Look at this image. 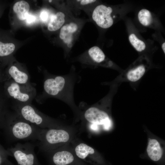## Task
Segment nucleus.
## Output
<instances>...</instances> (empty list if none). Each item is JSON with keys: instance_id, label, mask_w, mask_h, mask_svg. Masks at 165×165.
Listing matches in <instances>:
<instances>
[{"instance_id": "obj_1", "label": "nucleus", "mask_w": 165, "mask_h": 165, "mask_svg": "<svg viewBox=\"0 0 165 165\" xmlns=\"http://www.w3.org/2000/svg\"><path fill=\"white\" fill-rule=\"evenodd\" d=\"M20 117H13L8 123V130L11 139L13 141H38L43 129L28 122Z\"/></svg>"}, {"instance_id": "obj_2", "label": "nucleus", "mask_w": 165, "mask_h": 165, "mask_svg": "<svg viewBox=\"0 0 165 165\" xmlns=\"http://www.w3.org/2000/svg\"><path fill=\"white\" fill-rule=\"evenodd\" d=\"M35 147L29 142L17 143L9 149V154L15 158L18 165H40L35 152Z\"/></svg>"}, {"instance_id": "obj_3", "label": "nucleus", "mask_w": 165, "mask_h": 165, "mask_svg": "<svg viewBox=\"0 0 165 165\" xmlns=\"http://www.w3.org/2000/svg\"><path fill=\"white\" fill-rule=\"evenodd\" d=\"M69 138V134L63 130L53 128L45 130L43 129L38 141L39 148L43 149L49 145L66 142Z\"/></svg>"}, {"instance_id": "obj_4", "label": "nucleus", "mask_w": 165, "mask_h": 165, "mask_svg": "<svg viewBox=\"0 0 165 165\" xmlns=\"http://www.w3.org/2000/svg\"><path fill=\"white\" fill-rule=\"evenodd\" d=\"M18 111L20 117L28 122L41 129L47 127L44 117L31 106L28 105L22 106Z\"/></svg>"}, {"instance_id": "obj_5", "label": "nucleus", "mask_w": 165, "mask_h": 165, "mask_svg": "<svg viewBox=\"0 0 165 165\" xmlns=\"http://www.w3.org/2000/svg\"><path fill=\"white\" fill-rule=\"evenodd\" d=\"M112 10L110 7L103 5L97 6L94 9L92 15L93 20L97 25L103 28L111 27L113 23L111 16Z\"/></svg>"}, {"instance_id": "obj_6", "label": "nucleus", "mask_w": 165, "mask_h": 165, "mask_svg": "<svg viewBox=\"0 0 165 165\" xmlns=\"http://www.w3.org/2000/svg\"><path fill=\"white\" fill-rule=\"evenodd\" d=\"M84 116L88 121L97 125L103 126L111 121L106 112L94 107L88 109L85 113Z\"/></svg>"}, {"instance_id": "obj_7", "label": "nucleus", "mask_w": 165, "mask_h": 165, "mask_svg": "<svg viewBox=\"0 0 165 165\" xmlns=\"http://www.w3.org/2000/svg\"><path fill=\"white\" fill-rule=\"evenodd\" d=\"M65 84L64 78L61 76H57L54 78H50L45 80L44 88L48 94L55 96L62 90Z\"/></svg>"}, {"instance_id": "obj_8", "label": "nucleus", "mask_w": 165, "mask_h": 165, "mask_svg": "<svg viewBox=\"0 0 165 165\" xmlns=\"http://www.w3.org/2000/svg\"><path fill=\"white\" fill-rule=\"evenodd\" d=\"M78 29V26L75 23L72 22L63 26L60 30L59 37L68 48L73 45V34Z\"/></svg>"}, {"instance_id": "obj_9", "label": "nucleus", "mask_w": 165, "mask_h": 165, "mask_svg": "<svg viewBox=\"0 0 165 165\" xmlns=\"http://www.w3.org/2000/svg\"><path fill=\"white\" fill-rule=\"evenodd\" d=\"M52 161L55 165H68L74 161L72 154L66 151H57L52 156Z\"/></svg>"}, {"instance_id": "obj_10", "label": "nucleus", "mask_w": 165, "mask_h": 165, "mask_svg": "<svg viewBox=\"0 0 165 165\" xmlns=\"http://www.w3.org/2000/svg\"><path fill=\"white\" fill-rule=\"evenodd\" d=\"M147 151L149 157L153 161H157L161 157V148L158 142L155 139H150Z\"/></svg>"}, {"instance_id": "obj_11", "label": "nucleus", "mask_w": 165, "mask_h": 165, "mask_svg": "<svg viewBox=\"0 0 165 165\" xmlns=\"http://www.w3.org/2000/svg\"><path fill=\"white\" fill-rule=\"evenodd\" d=\"M8 92L10 96L22 102H26L29 99V96L27 94L22 92L18 84L13 82L9 86Z\"/></svg>"}, {"instance_id": "obj_12", "label": "nucleus", "mask_w": 165, "mask_h": 165, "mask_svg": "<svg viewBox=\"0 0 165 165\" xmlns=\"http://www.w3.org/2000/svg\"><path fill=\"white\" fill-rule=\"evenodd\" d=\"M13 9L19 20H24L26 19L29 14L30 6L26 1H20L14 4Z\"/></svg>"}, {"instance_id": "obj_13", "label": "nucleus", "mask_w": 165, "mask_h": 165, "mask_svg": "<svg viewBox=\"0 0 165 165\" xmlns=\"http://www.w3.org/2000/svg\"><path fill=\"white\" fill-rule=\"evenodd\" d=\"M65 15L61 12H58L51 16L48 25V29L50 31H55L61 28L65 21Z\"/></svg>"}, {"instance_id": "obj_14", "label": "nucleus", "mask_w": 165, "mask_h": 165, "mask_svg": "<svg viewBox=\"0 0 165 165\" xmlns=\"http://www.w3.org/2000/svg\"><path fill=\"white\" fill-rule=\"evenodd\" d=\"M9 73L15 82L20 84L26 83L28 80V75L25 73L20 71L14 66L10 67L9 70Z\"/></svg>"}, {"instance_id": "obj_15", "label": "nucleus", "mask_w": 165, "mask_h": 165, "mask_svg": "<svg viewBox=\"0 0 165 165\" xmlns=\"http://www.w3.org/2000/svg\"><path fill=\"white\" fill-rule=\"evenodd\" d=\"M145 71L144 65H139L128 71L127 74V78L130 82H136L140 79L144 75Z\"/></svg>"}, {"instance_id": "obj_16", "label": "nucleus", "mask_w": 165, "mask_h": 165, "mask_svg": "<svg viewBox=\"0 0 165 165\" xmlns=\"http://www.w3.org/2000/svg\"><path fill=\"white\" fill-rule=\"evenodd\" d=\"M75 150L77 156L83 160L86 159L89 155L93 154L94 153L93 148L83 143L77 146Z\"/></svg>"}, {"instance_id": "obj_17", "label": "nucleus", "mask_w": 165, "mask_h": 165, "mask_svg": "<svg viewBox=\"0 0 165 165\" xmlns=\"http://www.w3.org/2000/svg\"><path fill=\"white\" fill-rule=\"evenodd\" d=\"M88 53L93 60L96 62L100 63L105 59V54L98 46H94L91 47L89 50Z\"/></svg>"}, {"instance_id": "obj_18", "label": "nucleus", "mask_w": 165, "mask_h": 165, "mask_svg": "<svg viewBox=\"0 0 165 165\" xmlns=\"http://www.w3.org/2000/svg\"><path fill=\"white\" fill-rule=\"evenodd\" d=\"M138 17L140 22L144 26H149L152 23V15L147 9H142L140 10L138 13Z\"/></svg>"}, {"instance_id": "obj_19", "label": "nucleus", "mask_w": 165, "mask_h": 165, "mask_svg": "<svg viewBox=\"0 0 165 165\" xmlns=\"http://www.w3.org/2000/svg\"><path fill=\"white\" fill-rule=\"evenodd\" d=\"M15 49V46L12 43H4L0 41V57L8 56L12 53Z\"/></svg>"}, {"instance_id": "obj_20", "label": "nucleus", "mask_w": 165, "mask_h": 165, "mask_svg": "<svg viewBox=\"0 0 165 165\" xmlns=\"http://www.w3.org/2000/svg\"><path fill=\"white\" fill-rule=\"evenodd\" d=\"M129 40L131 44L137 51L141 52L145 49L146 46L144 42L139 39L134 34H132L129 35Z\"/></svg>"}, {"instance_id": "obj_21", "label": "nucleus", "mask_w": 165, "mask_h": 165, "mask_svg": "<svg viewBox=\"0 0 165 165\" xmlns=\"http://www.w3.org/2000/svg\"><path fill=\"white\" fill-rule=\"evenodd\" d=\"M15 165L6 159V156L0 153V165Z\"/></svg>"}, {"instance_id": "obj_22", "label": "nucleus", "mask_w": 165, "mask_h": 165, "mask_svg": "<svg viewBox=\"0 0 165 165\" xmlns=\"http://www.w3.org/2000/svg\"><path fill=\"white\" fill-rule=\"evenodd\" d=\"M36 19L35 16L29 14L26 19V23L28 24H31L35 22Z\"/></svg>"}, {"instance_id": "obj_23", "label": "nucleus", "mask_w": 165, "mask_h": 165, "mask_svg": "<svg viewBox=\"0 0 165 165\" xmlns=\"http://www.w3.org/2000/svg\"><path fill=\"white\" fill-rule=\"evenodd\" d=\"M48 13L45 10L42 11L40 14V17L41 20L43 22L46 21L48 18Z\"/></svg>"}, {"instance_id": "obj_24", "label": "nucleus", "mask_w": 165, "mask_h": 165, "mask_svg": "<svg viewBox=\"0 0 165 165\" xmlns=\"http://www.w3.org/2000/svg\"><path fill=\"white\" fill-rule=\"evenodd\" d=\"M78 2H80L81 4L82 5H86L94 2L96 0H77Z\"/></svg>"}, {"instance_id": "obj_25", "label": "nucleus", "mask_w": 165, "mask_h": 165, "mask_svg": "<svg viewBox=\"0 0 165 165\" xmlns=\"http://www.w3.org/2000/svg\"><path fill=\"white\" fill-rule=\"evenodd\" d=\"M162 49L163 50V51L164 53H165V42H164L163 43L162 46Z\"/></svg>"}, {"instance_id": "obj_26", "label": "nucleus", "mask_w": 165, "mask_h": 165, "mask_svg": "<svg viewBox=\"0 0 165 165\" xmlns=\"http://www.w3.org/2000/svg\"><path fill=\"white\" fill-rule=\"evenodd\" d=\"M51 1H50V0H49V2H51Z\"/></svg>"}]
</instances>
